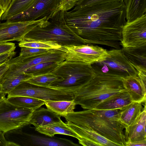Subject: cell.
Here are the masks:
<instances>
[{
    "label": "cell",
    "instance_id": "10",
    "mask_svg": "<svg viewBox=\"0 0 146 146\" xmlns=\"http://www.w3.org/2000/svg\"><path fill=\"white\" fill-rule=\"evenodd\" d=\"M60 50L65 53L66 60L90 64L103 60L109 55L106 50L97 45L87 44L64 46Z\"/></svg>",
    "mask_w": 146,
    "mask_h": 146
},
{
    "label": "cell",
    "instance_id": "35",
    "mask_svg": "<svg viewBox=\"0 0 146 146\" xmlns=\"http://www.w3.org/2000/svg\"><path fill=\"white\" fill-rule=\"evenodd\" d=\"M16 52L14 51L0 54V66L7 62L16 55Z\"/></svg>",
    "mask_w": 146,
    "mask_h": 146
},
{
    "label": "cell",
    "instance_id": "2",
    "mask_svg": "<svg viewBox=\"0 0 146 146\" xmlns=\"http://www.w3.org/2000/svg\"><path fill=\"white\" fill-rule=\"evenodd\" d=\"M119 110H86L63 117L76 125L95 131L118 146H125V126L119 119Z\"/></svg>",
    "mask_w": 146,
    "mask_h": 146
},
{
    "label": "cell",
    "instance_id": "20",
    "mask_svg": "<svg viewBox=\"0 0 146 146\" xmlns=\"http://www.w3.org/2000/svg\"><path fill=\"white\" fill-rule=\"evenodd\" d=\"M133 102L130 95L125 90L105 100L95 109L103 110L121 109Z\"/></svg>",
    "mask_w": 146,
    "mask_h": 146
},
{
    "label": "cell",
    "instance_id": "12",
    "mask_svg": "<svg viewBox=\"0 0 146 146\" xmlns=\"http://www.w3.org/2000/svg\"><path fill=\"white\" fill-rule=\"evenodd\" d=\"M48 20L46 17L30 21L0 22V43L11 41L20 42L24 36L36 27Z\"/></svg>",
    "mask_w": 146,
    "mask_h": 146
},
{
    "label": "cell",
    "instance_id": "15",
    "mask_svg": "<svg viewBox=\"0 0 146 146\" xmlns=\"http://www.w3.org/2000/svg\"><path fill=\"white\" fill-rule=\"evenodd\" d=\"M19 132L23 136V144L26 146H78L80 145L65 138L54 136L47 137L23 133L21 129Z\"/></svg>",
    "mask_w": 146,
    "mask_h": 146
},
{
    "label": "cell",
    "instance_id": "21",
    "mask_svg": "<svg viewBox=\"0 0 146 146\" xmlns=\"http://www.w3.org/2000/svg\"><path fill=\"white\" fill-rule=\"evenodd\" d=\"M35 130L40 133L49 137H52L55 134H60L71 136L77 139L79 137L76 133L62 121L35 128Z\"/></svg>",
    "mask_w": 146,
    "mask_h": 146
},
{
    "label": "cell",
    "instance_id": "14",
    "mask_svg": "<svg viewBox=\"0 0 146 146\" xmlns=\"http://www.w3.org/2000/svg\"><path fill=\"white\" fill-rule=\"evenodd\" d=\"M122 79L124 87L133 102H146V77L136 75Z\"/></svg>",
    "mask_w": 146,
    "mask_h": 146
},
{
    "label": "cell",
    "instance_id": "16",
    "mask_svg": "<svg viewBox=\"0 0 146 146\" xmlns=\"http://www.w3.org/2000/svg\"><path fill=\"white\" fill-rule=\"evenodd\" d=\"M121 49L137 75L146 76V44L134 47H123Z\"/></svg>",
    "mask_w": 146,
    "mask_h": 146
},
{
    "label": "cell",
    "instance_id": "43",
    "mask_svg": "<svg viewBox=\"0 0 146 146\" xmlns=\"http://www.w3.org/2000/svg\"><path fill=\"white\" fill-rule=\"evenodd\" d=\"M83 0H74V2L75 5L78 3L82 1Z\"/></svg>",
    "mask_w": 146,
    "mask_h": 146
},
{
    "label": "cell",
    "instance_id": "11",
    "mask_svg": "<svg viewBox=\"0 0 146 146\" xmlns=\"http://www.w3.org/2000/svg\"><path fill=\"white\" fill-rule=\"evenodd\" d=\"M60 0H35L25 11L14 16L9 21H35L46 17L48 19L60 10Z\"/></svg>",
    "mask_w": 146,
    "mask_h": 146
},
{
    "label": "cell",
    "instance_id": "24",
    "mask_svg": "<svg viewBox=\"0 0 146 146\" xmlns=\"http://www.w3.org/2000/svg\"><path fill=\"white\" fill-rule=\"evenodd\" d=\"M45 104L47 109L62 117L74 112L76 105L73 100L46 101H45Z\"/></svg>",
    "mask_w": 146,
    "mask_h": 146
},
{
    "label": "cell",
    "instance_id": "1",
    "mask_svg": "<svg viewBox=\"0 0 146 146\" xmlns=\"http://www.w3.org/2000/svg\"><path fill=\"white\" fill-rule=\"evenodd\" d=\"M64 17L67 26L86 44L121 49L122 28L126 22L123 2L76 6L65 11Z\"/></svg>",
    "mask_w": 146,
    "mask_h": 146
},
{
    "label": "cell",
    "instance_id": "8",
    "mask_svg": "<svg viewBox=\"0 0 146 146\" xmlns=\"http://www.w3.org/2000/svg\"><path fill=\"white\" fill-rule=\"evenodd\" d=\"M108 51L109 55L105 60L91 64L96 74H106L122 78L137 75V71L127 60L121 49Z\"/></svg>",
    "mask_w": 146,
    "mask_h": 146
},
{
    "label": "cell",
    "instance_id": "38",
    "mask_svg": "<svg viewBox=\"0 0 146 146\" xmlns=\"http://www.w3.org/2000/svg\"><path fill=\"white\" fill-rule=\"evenodd\" d=\"M4 134L0 130V146H9V141L6 139Z\"/></svg>",
    "mask_w": 146,
    "mask_h": 146
},
{
    "label": "cell",
    "instance_id": "39",
    "mask_svg": "<svg viewBox=\"0 0 146 146\" xmlns=\"http://www.w3.org/2000/svg\"><path fill=\"white\" fill-rule=\"evenodd\" d=\"M9 68V65L7 62L0 66V79L8 69Z\"/></svg>",
    "mask_w": 146,
    "mask_h": 146
},
{
    "label": "cell",
    "instance_id": "42",
    "mask_svg": "<svg viewBox=\"0 0 146 146\" xmlns=\"http://www.w3.org/2000/svg\"><path fill=\"white\" fill-rule=\"evenodd\" d=\"M6 94L4 93H2L0 95V102H1L2 100L5 97V96L6 95Z\"/></svg>",
    "mask_w": 146,
    "mask_h": 146
},
{
    "label": "cell",
    "instance_id": "7",
    "mask_svg": "<svg viewBox=\"0 0 146 146\" xmlns=\"http://www.w3.org/2000/svg\"><path fill=\"white\" fill-rule=\"evenodd\" d=\"M34 111L13 104L5 97L0 102V130L5 134L21 129L29 124Z\"/></svg>",
    "mask_w": 146,
    "mask_h": 146
},
{
    "label": "cell",
    "instance_id": "23",
    "mask_svg": "<svg viewBox=\"0 0 146 146\" xmlns=\"http://www.w3.org/2000/svg\"><path fill=\"white\" fill-rule=\"evenodd\" d=\"M124 3L127 22L146 14V0H124Z\"/></svg>",
    "mask_w": 146,
    "mask_h": 146
},
{
    "label": "cell",
    "instance_id": "37",
    "mask_svg": "<svg viewBox=\"0 0 146 146\" xmlns=\"http://www.w3.org/2000/svg\"><path fill=\"white\" fill-rule=\"evenodd\" d=\"M79 144L84 146H98L95 143L90 141L79 137L78 139Z\"/></svg>",
    "mask_w": 146,
    "mask_h": 146
},
{
    "label": "cell",
    "instance_id": "17",
    "mask_svg": "<svg viewBox=\"0 0 146 146\" xmlns=\"http://www.w3.org/2000/svg\"><path fill=\"white\" fill-rule=\"evenodd\" d=\"M146 103L144 107L135 121L125 127V135L126 141H131L146 139Z\"/></svg>",
    "mask_w": 146,
    "mask_h": 146
},
{
    "label": "cell",
    "instance_id": "25",
    "mask_svg": "<svg viewBox=\"0 0 146 146\" xmlns=\"http://www.w3.org/2000/svg\"><path fill=\"white\" fill-rule=\"evenodd\" d=\"M35 0H12L2 15L1 20L10 19L26 10Z\"/></svg>",
    "mask_w": 146,
    "mask_h": 146
},
{
    "label": "cell",
    "instance_id": "41",
    "mask_svg": "<svg viewBox=\"0 0 146 146\" xmlns=\"http://www.w3.org/2000/svg\"><path fill=\"white\" fill-rule=\"evenodd\" d=\"M5 11V10L4 9L2 4L0 0V21L1 20V17L2 15Z\"/></svg>",
    "mask_w": 146,
    "mask_h": 146
},
{
    "label": "cell",
    "instance_id": "5",
    "mask_svg": "<svg viewBox=\"0 0 146 146\" xmlns=\"http://www.w3.org/2000/svg\"><path fill=\"white\" fill-rule=\"evenodd\" d=\"M52 73L59 80L51 83L49 87L66 89L73 92L77 90L96 76L91 64L64 60Z\"/></svg>",
    "mask_w": 146,
    "mask_h": 146
},
{
    "label": "cell",
    "instance_id": "32",
    "mask_svg": "<svg viewBox=\"0 0 146 146\" xmlns=\"http://www.w3.org/2000/svg\"><path fill=\"white\" fill-rule=\"evenodd\" d=\"M124 0H83L77 3L75 6L80 7L87 6L94 4L106 3L114 1L123 2Z\"/></svg>",
    "mask_w": 146,
    "mask_h": 146
},
{
    "label": "cell",
    "instance_id": "19",
    "mask_svg": "<svg viewBox=\"0 0 146 146\" xmlns=\"http://www.w3.org/2000/svg\"><path fill=\"white\" fill-rule=\"evenodd\" d=\"M61 116L48 109L39 108L34 110L32 114L29 124L35 128L61 121Z\"/></svg>",
    "mask_w": 146,
    "mask_h": 146
},
{
    "label": "cell",
    "instance_id": "27",
    "mask_svg": "<svg viewBox=\"0 0 146 146\" xmlns=\"http://www.w3.org/2000/svg\"><path fill=\"white\" fill-rule=\"evenodd\" d=\"M11 103L23 108L35 110L45 104V101L25 96H16L7 98Z\"/></svg>",
    "mask_w": 146,
    "mask_h": 146
},
{
    "label": "cell",
    "instance_id": "26",
    "mask_svg": "<svg viewBox=\"0 0 146 146\" xmlns=\"http://www.w3.org/2000/svg\"><path fill=\"white\" fill-rule=\"evenodd\" d=\"M32 77L30 75L23 72L16 75L1 78L0 82L2 92L7 94L21 83Z\"/></svg>",
    "mask_w": 146,
    "mask_h": 146
},
{
    "label": "cell",
    "instance_id": "6",
    "mask_svg": "<svg viewBox=\"0 0 146 146\" xmlns=\"http://www.w3.org/2000/svg\"><path fill=\"white\" fill-rule=\"evenodd\" d=\"M16 96L29 97L44 101H71L74 100V95L70 90L40 86L24 81L8 93L7 98Z\"/></svg>",
    "mask_w": 146,
    "mask_h": 146
},
{
    "label": "cell",
    "instance_id": "40",
    "mask_svg": "<svg viewBox=\"0 0 146 146\" xmlns=\"http://www.w3.org/2000/svg\"><path fill=\"white\" fill-rule=\"evenodd\" d=\"M3 7L5 11L8 8L12 0H0Z\"/></svg>",
    "mask_w": 146,
    "mask_h": 146
},
{
    "label": "cell",
    "instance_id": "22",
    "mask_svg": "<svg viewBox=\"0 0 146 146\" xmlns=\"http://www.w3.org/2000/svg\"><path fill=\"white\" fill-rule=\"evenodd\" d=\"M143 108L141 103L133 102L119 109V119L125 126L130 125L142 111Z\"/></svg>",
    "mask_w": 146,
    "mask_h": 146
},
{
    "label": "cell",
    "instance_id": "34",
    "mask_svg": "<svg viewBox=\"0 0 146 146\" xmlns=\"http://www.w3.org/2000/svg\"><path fill=\"white\" fill-rule=\"evenodd\" d=\"M74 0H60V9L67 11L75 6Z\"/></svg>",
    "mask_w": 146,
    "mask_h": 146
},
{
    "label": "cell",
    "instance_id": "3",
    "mask_svg": "<svg viewBox=\"0 0 146 146\" xmlns=\"http://www.w3.org/2000/svg\"><path fill=\"white\" fill-rule=\"evenodd\" d=\"M95 76L74 92L73 101L84 109H95L100 103L126 90L122 78L106 74Z\"/></svg>",
    "mask_w": 146,
    "mask_h": 146
},
{
    "label": "cell",
    "instance_id": "30",
    "mask_svg": "<svg viewBox=\"0 0 146 146\" xmlns=\"http://www.w3.org/2000/svg\"><path fill=\"white\" fill-rule=\"evenodd\" d=\"M59 80V78L54 74L50 73L32 76L25 81L39 86L49 87L51 83Z\"/></svg>",
    "mask_w": 146,
    "mask_h": 146
},
{
    "label": "cell",
    "instance_id": "28",
    "mask_svg": "<svg viewBox=\"0 0 146 146\" xmlns=\"http://www.w3.org/2000/svg\"><path fill=\"white\" fill-rule=\"evenodd\" d=\"M60 63L53 61L43 62L29 68L23 72L32 76L52 73Z\"/></svg>",
    "mask_w": 146,
    "mask_h": 146
},
{
    "label": "cell",
    "instance_id": "31",
    "mask_svg": "<svg viewBox=\"0 0 146 146\" xmlns=\"http://www.w3.org/2000/svg\"><path fill=\"white\" fill-rule=\"evenodd\" d=\"M21 48L19 56L22 57H28L46 53L52 50L26 47H21Z\"/></svg>",
    "mask_w": 146,
    "mask_h": 146
},
{
    "label": "cell",
    "instance_id": "13",
    "mask_svg": "<svg viewBox=\"0 0 146 146\" xmlns=\"http://www.w3.org/2000/svg\"><path fill=\"white\" fill-rule=\"evenodd\" d=\"M121 45L134 47L146 44V14L133 21L126 22L121 31Z\"/></svg>",
    "mask_w": 146,
    "mask_h": 146
},
{
    "label": "cell",
    "instance_id": "29",
    "mask_svg": "<svg viewBox=\"0 0 146 146\" xmlns=\"http://www.w3.org/2000/svg\"><path fill=\"white\" fill-rule=\"evenodd\" d=\"M20 47H26L37 48L60 49L62 46L54 42L42 40L26 41L23 40L19 42Z\"/></svg>",
    "mask_w": 146,
    "mask_h": 146
},
{
    "label": "cell",
    "instance_id": "36",
    "mask_svg": "<svg viewBox=\"0 0 146 146\" xmlns=\"http://www.w3.org/2000/svg\"><path fill=\"white\" fill-rule=\"evenodd\" d=\"M125 146H146V139L135 141H126Z\"/></svg>",
    "mask_w": 146,
    "mask_h": 146
},
{
    "label": "cell",
    "instance_id": "44",
    "mask_svg": "<svg viewBox=\"0 0 146 146\" xmlns=\"http://www.w3.org/2000/svg\"><path fill=\"white\" fill-rule=\"evenodd\" d=\"M2 87H1V83L0 82V95L2 93Z\"/></svg>",
    "mask_w": 146,
    "mask_h": 146
},
{
    "label": "cell",
    "instance_id": "33",
    "mask_svg": "<svg viewBox=\"0 0 146 146\" xmlns=\"http://www.w3.org/2000/svg\"><path fill=\"white\" fill-rule=\"evenodd\" d=\"M16 48L15 43L5 42L0 43V54L14 51Z\"/></svg>",
    "mask_w": 146,
    "mask_h": 146
},
{
    "label": "cell",
    "instance_id": "4",
    "mask_svg": "<svg viewBox=\"0 0 146 146\" xmlns=\"http://www.w3.org/2000/svg\"><path fill=\"white\" fill-rule=\"evenodd\" d=\"M64 12L61 10L56 12L44 23L27 33L23 40L52 41L62 46L86 44L67 26Z\"/></svg>",
    "mask_w": 146,
    "mask_h": 146
},
{
    "label": "cell",
    "instance_id": "18",
    "mask_svg": "<svg viewBox=\"0 0 146 146\" xmlns=\"http://www.w3.org/2000/svg\"><path fill=\"white\" fill-rule=\"evenodd\" d=\"M65 123L79 137L92 141L96 143L98 146H118L116 143L91 129L78 126L68 121H67Z\"/></svg>",
    "mask_w": 146,
    "mask_h": 146
},
{
    "label": "cell",
    "instance_id": "9",
    "mask_svg": "<svg viewBox=\"0 0 146 146\" xmlns=\"http://www.w3.org/2000/svg\"><path fill=\"white\" fill-rule=\"evenodd\" d=\"M65 60V53L60 49H52L46 53L28 57L19 56L7 62L9 68L1 78L19 74L40 63L53 61L61 63Z\"/></svg>",
    "mask_w": 146,
    "mask_h": 146
}]
</instances>
